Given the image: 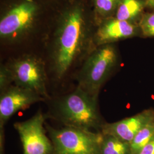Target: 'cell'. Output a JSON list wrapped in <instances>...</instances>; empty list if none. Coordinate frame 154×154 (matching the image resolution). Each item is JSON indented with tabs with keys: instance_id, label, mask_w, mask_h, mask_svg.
Segmentation results:
<instances>
[{
	"instance_id": "cell-1",
	"label": "cell",
	"mask_w": 154,
	"mask_h": 154,
	"mask_svg": "<svg viewBox=\"0 0 154 154\" xmlns=\"http://www.w3.org/2000/svg\"><path fill=\"white\" fill-rule=\"evenodd\" d=\"M96 26L89 0H66L57 10L48 33L50 66L58 79L95 48Z\"/></svg>"
},
{
	"instance_id": "cell-2",
	"label": "cell",
	"mask_w": 154,
	"mask_h": 154,
	"mask_svg": "<svg viewBox=\"0 0 154 154\" xmlns=\"http://www.w3.org/2000/svg\"><path fill=\"white\" fill-rule=\"evenodd\" d=\"M46 1L50 0H9L1 11V42L17 44L36 32L44 18Z\"/></svg>"
},
{
	"instance_id": "cell-3",
	"label": "cell",
	"mask_w": 154,
	"mask_h": 154,
	"mask_svg": "<svg viewBox=\"0 0 154 154\" xmlns=\"http://www.w3.org/2000/svg\"><path fill=\"white\" fill-rule=\"evenodd\" d=\"M97 97L78 87L58 102L57 114L60 119L67 126L89 130L101 128L103 124L101 123Z\"/></svg>"
},
{
	"instance_id": "cell-4",
	"label": "cell",
	"mask_w": 154,
	"mask_h": 154,
	"mask_svg": "<svg viewBox=\"0 0 154 154\" xmlns=\"http://www.w3.org/2000/svg\"><path fill=\"white\" fill-rule=\"evenodd\" d=\"M118 54L114 44L96 47L83 61L78 74L79 88L98 97L99 90L116 68Z\"/></svg>"
},
{
	"instance_id": "cell-5",
	"label": "cell",
	"mask_w": 154,
	"mask_h": 154,
	"mask_svg": "<svg viewBox=\"0 0 154 154\" xmlns=\"http://www.w3.org/2000/svg\"><path fill=\"white\" fill-rule=\"evenodd\" d=\"M47 128L54 154H101L102 132L67 126L60 129Z\"/></svg>"
},
{
	"instance_id": "cell-6",
	"label": "cell",
	"mask_w": 154,
	"mask_h": 154,
	"mask_svg": "<svg viewBox=\"0 0 154 154\" xmlns=\"http://www.w3.org/2000/svg\"><path fill=\"white\" fill-rule=\"evenodd\" d=\"M6 65L15 85L31 90L44 98L49 97L46 63L42 58L25 54L12 60Z\"/></svg>"
},
{
	"instance_id": "cell-7",
	"label": "cell",
	"mask_w": 154,
	"mask_h": 154,
	"mask_svg": "<svg viewBox=\"0 0 154 154\" xmlns=\"http://www.w3.org/2000/svg\"><path fill=\"white\" fill-rule=\"evenodd\" d=\"M45 116L38 111L26 121L14 124L22 142L23 154H54V147L46 135Z\"/></svg>"
},
{
	"instance_id": "cell-8",
	"label": "cell",
	"mask_w": 154,
	"mask_h": 154,
	"mask_svg": "<svg viewBox=\"0 0 154 154\" xmlns=\"http://www.w3.org/2000/svg\"><path fill=\"white\" fill-rule=\"evenodd\" d=\"M44 99L38 94L16 85L8 87L1 91L0 98L1 127L17 112Z\"/></svg>"
},
{
	"instance_id": "cell-9",
	"label": "cell",
	"mask_w": 154,
	"mask_h": 154,
	"mask_svg": "<svg viewBox=\"0 0 154 154\" xmlns=\"http://www.w3.org/2000/svg\"><path fill=\"white\" fill-rule=\"evenodd\" d=\"M140 33L138 23L111 18L99 23L94 35V45L97 47L137 36Z\"/></svg>"
},
{
	"instance_id": "cell-10",
	"label": "cell",
	"mask_w": 154,
	"mask_h": 154,
	"mask_svg": "<svg viewBox=\"0 0 154 154\" xmlns=\"http://www.w3.org/2000/svg\"><path fill=\"white\" fill-rule=\"evenodd\" d=\"M154 119V110H144L135 116L121 121L103 124L101 127L103 134H109L130 143L141 128Z\"/></svg>"
},
{
	"instance_id": "cell-11",
	"label": "cell",
	"mask_w": 154,
	"mask_h": 154,
	"mask_svg": "<svg viewBox=\"0 0 154 154\" xmlns=\"http://www.w3.org/2000/svg\"><path fill=\"white\" fill-rule=\"evenodd\" d=\"M145 8L146 5L143 0H119L112 18L138 24Z\"/></svg>"
},
{
	"instance_id": "cell-12",
	"label": "cell",
	"mask_w": 154,
	"mask_h": 154,
	"mask_svg": "<svg viewBox=\"0 0 154 154\" xmlns=\"http://www.w3.org/2000/svg\"><path fill=\"white\" fill-rule=\"evenodd\" d=\"M96 25L112 18L119 0H89Z\"/></svg>"
},
{
	"instance_id": "cell-13",
	"label": "cell",
	"mask_w": 154,
	"mask_h": 154,
	"mask_svg": "<svg viewBox=\"0 0 154 154\" xmlns=\"http://www.w3.org/2000/svg\"><path fill=\"white\" fill-rule=\"evenodd\" d=\"M101 154H131L130 143L111 135L103 134Z\"/></svg>"
},
{
	"instance_id": "cell-14",
	"label": "cell",
	"mask_w": 154,
	"mask_h": 154,
	"mask_svg": "<svg viewBox=\"0 0 154 154\" xmlns=\"http://www.w3.org/2000/svg\"><path fill=\"white\" fill-rule=\"evenodd\" d=\"M154 137V119L137 133L130 143L131 154H138Z\"/></svg>"
},
{
	"instance_id": "cell-15",
	"label": "cell",
	"mask_w": 154,
	"mask_h": 154,
	"mask_svg": "<svg viewBox=\"0 0 154 154\" xmlns=\"http://www.w3.org/2000/svg\"><path fill=\"white\" fill-rule=\"evenodd\" d=\"M138 25L143 36L154 37V11L143 13Z\"/></svg>"
},
{
	"instance_id": "cell-16",
	"label": "cell",
	"mask_w": 154,
	"mask_h": 154,
	"mask_svg": "<svg viewBox=\"0 0 154 154\" xmlns=\"http://www.w3.org/2000/svg\"><path fill=\"white\" fill-rule=\"evenodd\" d=\"M12 82L11 77L6 65H1L0 69V88L2 91L9 87V85Z\"/></svg>"
},
{
	"instance_id": "cell-17",
	"label": "cell",
	"mask_w": 154,
	"mask_h": 154,
	"mask_svg": "<svg viewBox=\"0 0 154 154\" xmlns=\"http://www.w3.org/2000/svg\"><path fill=\"white\" fill-rule=\"evenodd\" d=\"M138 154H154V137Z\"/></svg>"
},
{
	"instance_id": "cell-18",
	"label": "cell",
	"mask_w": 154,
	"mask_h": 154,
	"mask_svg": "<svg viewBox=\"0 0 154 154\" xmlns=\"http://www.w3.org/2000/svg\"><path fill=\"white\" fill-rule=\"evenodd\" d=\"M145 3L146 7L154 9V0H143Z\"/></svg>"
},
{
	"instance_id": "cell-19",
	"label": "cell",
	"mask_w": 154,
	"mask_h": 154,
	"mask_svg": "<svg viewBox=\"0 0 154 154\" xmlns=\"http://www.w3.org/2000/svg\"><path fill=\"white\" fill-rule=\"evenodd\" d=\"M50 1H53V0H50Z\"/></svg>"
}]
</instances>
